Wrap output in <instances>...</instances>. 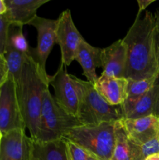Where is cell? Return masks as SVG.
<instances>
[{
  "instance_id": "1",
  "label": "cell",
  "mask_w": 159,
  "mask_h": 160,
  "mask_svg": "<svg viewBox=\"0 0 159 160\" xmlns=\"http://www.w3.org/2000/svg\"><path fill=\"white\" fill-rule=\"evenodd\" d=\"M155 34L154 15L150 11H147L143 17L137 14L123 39L127 51L126 79L143 80L157 75Z\"/></svg>"
},
{
  "instance_id": "2",
  "label": "cell",
  "mask_w": 159,
  "mask_h": 160,
  "mask_svg": "<svg viewBox=\"0 0 159 160\" xmlns=\"http://www.w3.org/2000/svg\"><path fill=\"white\" fill-rule=\"evenodd\" d=\"M48 87L47 72L41 69L31 55H26L16 88L25 126L34 140H38L40 137L42 99L44 92Z\"/></svg>"
},
{
  "instance_id": "3",
  "label": "cell",
  "mask_w": 159,
  "mask_h": 160,
  "mask_svg": "<svg viewBox=\"0 0 159 160\" xmlns=\"http://www.w3.org/2000/svg\"><path fill=\"white\" fill-rule=\"evenodd\" d=\"M79 93L76 118L81 125L95 126L115 123L123 119L119 106L109 105L96 91L94 84L73 76Z\"/></svg>"
},
{
  "instance_id": "4",
  "label": "cell",
  "mask_w": 159,
  "mask_h": 160,
  "mask_svg": "<svg viewBox=\"0 0 159 160\" xmlns=\"http://www.w3.org/2000/svg\"><path fill=\"white\" fill-rule=\"evenodd\" d=\"M62 138L73 142L101 160H110L115 142V122L72 128Z\"/></svg>"
},
{
  "instance_id": "5",
  "label": "cell",
  "mask_w": 159,
  "mask_h": 160,
  "mask_svg": "<svg viewBox=\"0 0 159 160\" xmlns=\"http://www.w3.org/2000/svg\"><path fill=\"white\" fill-rule=\"evenodd\" d=\"M80 125L76 117L68 113L58 104L49 88H47L42 99L38 141L51 142L62 139L67 131Z\"/></svg>"
},
{
  "instance_id": "6",
  "label": "cell",
  "mask_w": 159,
  "mask_h": 160,
  "mask_svg": "<svg viewBox=\"0 0 159 160\" xmlns=\"http://www.w3.org/2000/svg\"><path fill=\"white\" fill-rule=\"evenodd\" d=\"M17 95L16 83L9 77L0 87V131L2 135L16 130H26Z\"/></svg>"
},
{
  "instance_id": "7",
  "label": "cell",
  "mask_w": 159,
  "mask_h": 160,
  "mask_svg": "<svg viewBox=\"0 0 159 160\" xmlns=\"http://www.w3.org/2000/svg\"><path fill=\"white\" fill-rule=\"evenodd\" d=\"M57 20L56 44L60 48L61 63L67 67L75 60L78 48L84 38L75 26L70 9L64 10Z\"/></svg>"
},
{
  "instance_id": "8",
  "label": "cell",
  "mask_w": 159,
  "mask_h": 160,
  "mask_svg": "<svg viewBox=\"0 0 159 160\" xmlns=\"http://www.w3.org/2000/svg\"><path fill=\"white\" fill-rule=\"evenodd\" d=\"M66 68L60 63L55 74L48 75V83L54 89V98L58 104L68 113L76 117L79 93L73 75L70 74Z\"/></svg>"
},
{
  "instance_id": "9",
  "label": "cell",
  "mask_w": 159,
  "mask_h": 160,
  "mask_svg": "<svg viewBox=\"0 0 159 160\" xmlns=\"http://www.w3.org/2000/svg\"><path fill=\"white\" fill-rule=\"evenodd\" d=\"M58 20L47 19L37 16L30 25L34 27L37 33V45L31 48L30 55L37 62L43 71L46 72L47 59L56 44V29Z\"/></svg>"
},
{
  "instance_id": "10",
  "label": "cell",
  "mask_w": 159,
  "mask_h": 160,
  "mask_svg": "<svg viewBox=\"0 0 159 160\" xmlns=\"http://www.w3.org/2000/svg\"><path fill=\"white\" fill-rule=\"evenodd\" d=\"M32 138L26 130H16L2 135L0 160H31Z\"/></svg>"
},
{
  "instance_id": "11",
  "label": "cell",
  "mask_w": 159,
  "mask_h": 160,
  "mask_svg": "<svg viewBox=\"0 0 159 160\" xmlns=\"http://www.w3.org/2000/svg\"><path fill=\"white\" fill-rule=\"evenodd\" d=\"M119 123L134 145H142L159 136V118L154 115L138 119H121Z\"/></svg>"
},
{
  "instance_id": "12",
  "label": "cell",
  "mask_w": 159,
  "mask_h": 160,
  "mask_svg": "<svg viewBox=\"0 0 159 160\" xmlns=\"http://www.w3.org/2000/svg\"><path fill=\"white\" fill-rule=\"evenodd\" d=\"M102 73L109 77L126 78L127 51L123 39L116 41L101 51Z\"/></svg>"
},
{
  "instance_id": "13",
  "label": "cell",
  "mask_w": 159,
  "mask_h": 160,
  "mask_svg": "<svg viewBox=\"0 0 159 160\" xmlns=\"http://www.w3.org/2000/svg\"><path fill=\"white\" fill-rule=\"evenodd\" d=\"M128 81L101 74L94 84L98 93L111 106H119L127 98Z\"/></svg>"
},
{
  "instance_id": "14",
  "label": "cell",
  "mask_w": 159,
  "mask_h": 160,
  "mask_svg": "<svg viewBox=\"0 0 159 160\" xmlns=\"http://www.w3.org/2000/svg\"><path fill=\"white\" fill-rule=\"evenodd\" d=\"M48 2L49 0H5V16L11 23L30 25L37 16L39 8Z\"/></svg>"
},
{
  "instance_id": "15",
  "label": "cell",
  "mask_w": 159,
  "mask_h": 160,
  "mask_svg": "<svg viewBox=\"0 0 159 160\" xmlns=\"http://www.w3.org/2000/svg\"><path fill=\"white\" fill-rule=\"evenodd\" d=\"M157 88L154 84L146 94L133 101L125 100L119 106L123 119H138L154 115Z\"/></svg>"
},
{
  "instance_id": "16",
  "label": "cell",
  "mask_w": 159,
  "mask_h": 160,
  "mask_svg": "<svg viewBox=\"0 0 159 160\" xmlns=\"http://www.w3.org/2000/svg\"><path fill=\"white\" fill-rule=\"evenodd\" d=\"M102 48L92 46L84 39L76 52L75 60L79 62L83 69V74L87 81L94 84L98 80L97 67H101Z\"/></svg>"
},
{
  "instance_id": "17",
  "label": "cell",
  "mask_w": 159,
  "mask_h": 160,
  "mask_svg": "<svg viewBox=\"0 0 159 160\" xmlns=\"http://www.w3.org/2000/svg\"><path fill=\"white\" fill-rule=\"evenodd\" d=\"M31 160H65V140L41 142L32 139Z\"/></svg>"
},
{
  "instance_id": "18",
  "label": "cell",
  "mask_w": 159,
  "mask_h": 160,
  "mask_svg": "<svg viewBox=\"0 0 159 160\" xmlns=\"http://www.w3.org/2000/svg\"><path fill=\"white\" fill-rule=\"evenodd\" d=\"M110 160H139L137 145L129 141L119 120L115 122V142Z\"/></svg>"
},
{
  "instance_id": "19",
  "label": "cell",
  "mask_w": 159,
  "mask_h": 160,
  "mask_svg": "<svg viewBox=\"0 0 159 160\" xmlns=\"http://www.w3.org/2000/svg\"><path fill=\"white\" fill-rule=\"evenodd\" d=\"M3 56H4L5 59L7 62L9 73V77L12 78L15 81V83H17L18 80L20 79V75H21L26 55L17 51L9 45H6Z\"/></svg>"
},
{
  "instance_id": "20",
  "label": "cell",
  "mask_w": 159,
  "mask_h": 160,
  "mask_svg": "<svg viewBox=\"0 0 159 160\" xmlns=\"http://www.w3.org/2000/svg\"><path fill=\"white\" fill-rule=\"evenodd\" d=\"M23 25L11 23L8 31L6 45L12 47L17 51L25 55H30L31 47L28 45L26 39L23 32Z\"/></svg>"
},
{
  "instance_id": "21",
  "label": "cell",
  "mask_w": 159,
  "mask_h": 160,
  "mask_svg": "<svg viewBox=\"0 0 159 160\" xmlns=\"http://www.w3.org/2000/svg\"><path fill=\"white\" fill-rule=\"evenodd\" d=\"M156 77L143 80L127 79V98L126 100L133 101L143 96L153 87Z\"/></svg>"
},
{
  "instance_id": "22",
  "label": "cell",
  "mask_w": 159,
  "mask_h": 160,
  "mask_svg": "<svg viewBox=\"0 0 159 160\" xmlns=\"http://www.w3.org/2000/svg\"><path fill=\"white\" fill-rule=\"evenodd\" d=\"M139 160H144L151 155L159 153V136L148 141L142 145H137Z\"/></svg>"
},
{
  "instance_id": "23",
  "label": "cell",
  "mask_w": 159,
  "mask_h": 160,
  "mask_svg": "<svg viewBox=\"0 0 159 160\" xmlns=\"http://www.w3.org/2000/svg\"><path fill=\"white\" fill-rule=\"evenodd\" d=\"M64 140L65 143V160L87 159L89 155L87 152L66 139H64Z\"/></svg>"
},
{
  "instance_id": "24",
  "label": "cell",
  "mask_w": 159,
  "mask_h": 160,
  "mask_svg": "<svg viewBox=\"0 0 159 160\" xmlns=\"http://www.w3.org/2000/svg\"><path fill=\"white\" fill-rule=\"evenodd\" d=\"M11 24L6 17L4 15L0 16V54L4 53L7 43L8 31H9V25Z\"/></svg>"
},
{
  "instance_id": "25",
  "label": "cell",
  "mask_w": 159,
  "mask_h": 160,
  "mask_svg": "<svg viewBox=\"0 0 159 160\" xmlns=\"http://www.w3.org/2000/svg\"><path fill=\"white\" fill-rule=\"evenodd\" d=\"M9 68L7 62L2 54H0V87L9 78Z\"/></svg>"
},
{
  "instance_id": "26",
  "label": "cell",
  "mask_w": 159,
  "mask_h": 160,
  "mask_svg": "<svg viewBox=\"0 0 159 160\" xmlns=\"http://www.w3.org/2000/svg\"><path fill=\"white\" fill-rule=\"evenodd\" d=\"M154 84H155L156 87H157V99H156L155 108H154V115L159 118V73H157V77H156V79L155 81H154Z\"/></svg>"
},
{
  "instance_id": "27",
  "label": "cell",
  "mask_w": 159,
  "mask_h": 160,
  "mask_svg": "<svg viewBox=\"0 0 159 160\" xmlns=\"http://www.w3.org/2000/svg\"><path fill=\"white\" fill-rule=\"evenodd\" d=\"M154 2H155V0H137V4L139 6V10L137 14H141L142 11L144 10L147 6H149Z\"/></svg>"
},
{
  "instance_id": "28",
  "label": "cell",
  "mask_w": 159,
  "mask_h": 160,
  "mask_svg": "<svg viewBox=\"0 0 159 160\" xmlns=\"http://www.w3.org/2000/svg\"><path fill=\"white\" fill-rule=\"evenodd\" d=\"M155 54L156 60H157V70L159 73V33L156 32L155 34Z\"/></svg>"
},
{
  "instance_id": "29",
  "label": "cell",
  "mask_w": 159,
  "mask_h": 160,
  "mask_svg": "<svg viewBox=\"0 0 159 160\" xmlns=\"http://www.w3.org/2000/svg\"><path fill=\"white\" fill-rule=\"evenodd\" d=\"M154 21H155V29L156 32L159 33V8L156 10L154 14Z\"/></svg>"
},
{
  "instance_id": "30",
  "label": "cell",
  "mask_w": 159,
  "mask_h": 160,
  "mask_svg": "<svg viewBox=\"0 0 159 160\" xmlns=\"http://www.w3.org/2000/svg\"><path fill=\"white\" fill-rule=\"evenodd\" d=\"M6 12V5L5 0H0V16L4 15Z\"/></svg>"
},
{
  "instance_id": "31",
  "label": "cell",
  "mask_w": 159,
  "mask_h": 160,
  "mask_svg": "<svg viewBox=\"0 0 159 160\" xmlns=\"http://www.w3.org/2000/svg\"><path fill=\"white\" fill-rule=\"evenodd\" d=\"M144 160H159V153L154 155H151V156L147 157Z\"/></svg>"
},
{
  "instance_id": "32",
  "label": "cell",
  "mask_w": 159,
  "mask_h": 160,
  "mask_svg": "<svg viewBox=\"0 0 159 160\" xmlns=\"http://www.w3.org/2000/svg\"><path fill=\"white\" fill-rule=\"evenodd\" d=\"M87 160H101V159H98V157H96V156H93V155L89 154L88 155V157H87Z\"/></svg>"
},
{
  "instance_id": "33",
  "label": "cell",
  "mask_w": 159,
  "mask_h": 160,
  "mask_svg": "<svg viewBox=\"0 0 159 160\" xmlns=\"http://www.w3.org/2000/svg\"><path fill=\"white\" fill-rule=\"evenodd\" d=\"M1 139H2V133H1V131H0V142H1Z\"/></svg>"
}]
</instances>
